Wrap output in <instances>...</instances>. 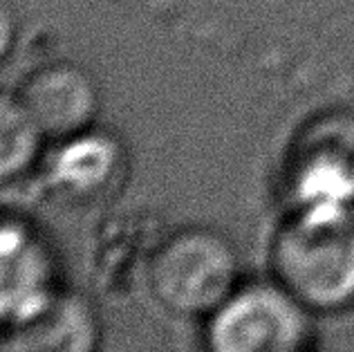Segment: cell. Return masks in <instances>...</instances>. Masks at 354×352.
<instances>
[{
	"instance_id": "6da1fadb",
	"label": "cell",
	"mask_w": 354,
	"mask_h": 352,
	"mask_svg": "<svg viewBox=\"0 0 354 352\" xmlns=\"http://www.w3.org/2000/svg\"><path fill=\"white\" fill-rule=\"evenodd\" d=\"M272 279L307 310H354V209H290L269 243Z\"/></svg>"
},
{
	"instance_id": "7a4b0ae2",
	"label": "cell",
	"mask_w": 354,
	"mask_h": 352,
	"mask_svg": "<svg viewBox=\"0 0 354 352\" xmlns=\"http://www.w3.org/2000/svg\"><path fill=\"white\" fill-rule=\"evenodd\" d=\"M234 243L211 227L164 234L146 270L153 299L175 317L207 319L242 285Z\"/></svg>"
},
{
	"instance_id": "3957f363",
	"label": "cell",
	"mask_w": 354,
	"mask_h": 352,
	"mask_svg": "<svg viewBox=\"0 0 354 352\" xmlns=\"http://www.w3.org/2000/svg\"><path fill=\"white\" fill-rule=\"evenodd\" d=\"M314 319L274 279L242 283L204 319V352H314Z\"/></svg>"
},
{
	"instance_id": "277c9868",
	"label": "cell",
	"mask_w": 354,
	"mask_h": 352,
	"mask_svg": "<svg viewBox=\"0 0 354 352\" xmlns=\"http://www.w3.org/2000/svg\"><path fill=\"white\" fill-rule=\"evenodd\" d=\"M0 310L5 328L50 308L61 296V270L48 238L23 218H5L0 234Z\"/></svg>"
},
{
	"instance_id": "5b68a950",
	"label": "cell",
	"mask_w": 354,
	"mask_h": 352,
	"mask_svg": "<svg viewBox=\"0 0 354 352\" xmlns=\"http://www.w3.org/2000/svg\"><path fill=\"white\" fill-rule=\"evenodd\" d=\"M16 99L54 140H70L92 128L99 108L97 88L86 72L70 63H52L34 70L16 92Z\"/></svg>"
},
{
	"instance_id": "8992f818",
	"label": "cell",
	"mask_w": 354,
	"mask_h": 352,
	"mask_svg": "<svg viewBox=\"0 0 354 352\" xmlns=\"http://www.w3.org/2000/svg\"><path fill=\"white\" fill-rule=\"evenodd\" d=\"M101 321L86 296L63 290L50 308L5 328V352H99Z\"/></svg>"
},
{
	"instance_id": "52a82bcc",
	"label": "cell",
	"mask_w": 354,
	"mask_h": 352,
	"mask_svg": "<svg viewBox=\"0 0 354 352\" xmlns=\"http://www.w3.org/2000/svg\"><path fill=\"white\" fill-rule=\"evenodd\" d=\"M50 169L52 189L74 205H92L106 198L119 182L121 155L92 128L61 142Z\"/></svg>"
},
{
	"instance_id": "ba28073f",
	"label": "cell",
	"mask_w": 354,
	"mask_h": 352,
	"mask_svg": "<svg viewBox=\"0 0 354 352\" xmlns=\"http://www.w3.org/2000/svg\"><path fill=\"white\" fill-rule=\"evenodd\" d=\"M164 236L155 234L146 225H133L108 231L95 249V281L110 294H124L135 285L139 276L146 279L148 263Z\"/></svg>"
},
{
	"instance_id": "9c48e42d",
	"label": "cell",
	"mask_w": 354,
	"mask_h": 352,
	"mask_svg": "<svg viewBox=\"0 0 354 352\" xmlns=\"http://www.w3.org/2000/svg\"><path fill=\"white\" fill-rule=\"evenodd\" d=\"M48 135L16 97H5L0 115V166L3 178H21L39 162Z\"/></svg>"
}]
</instances>
